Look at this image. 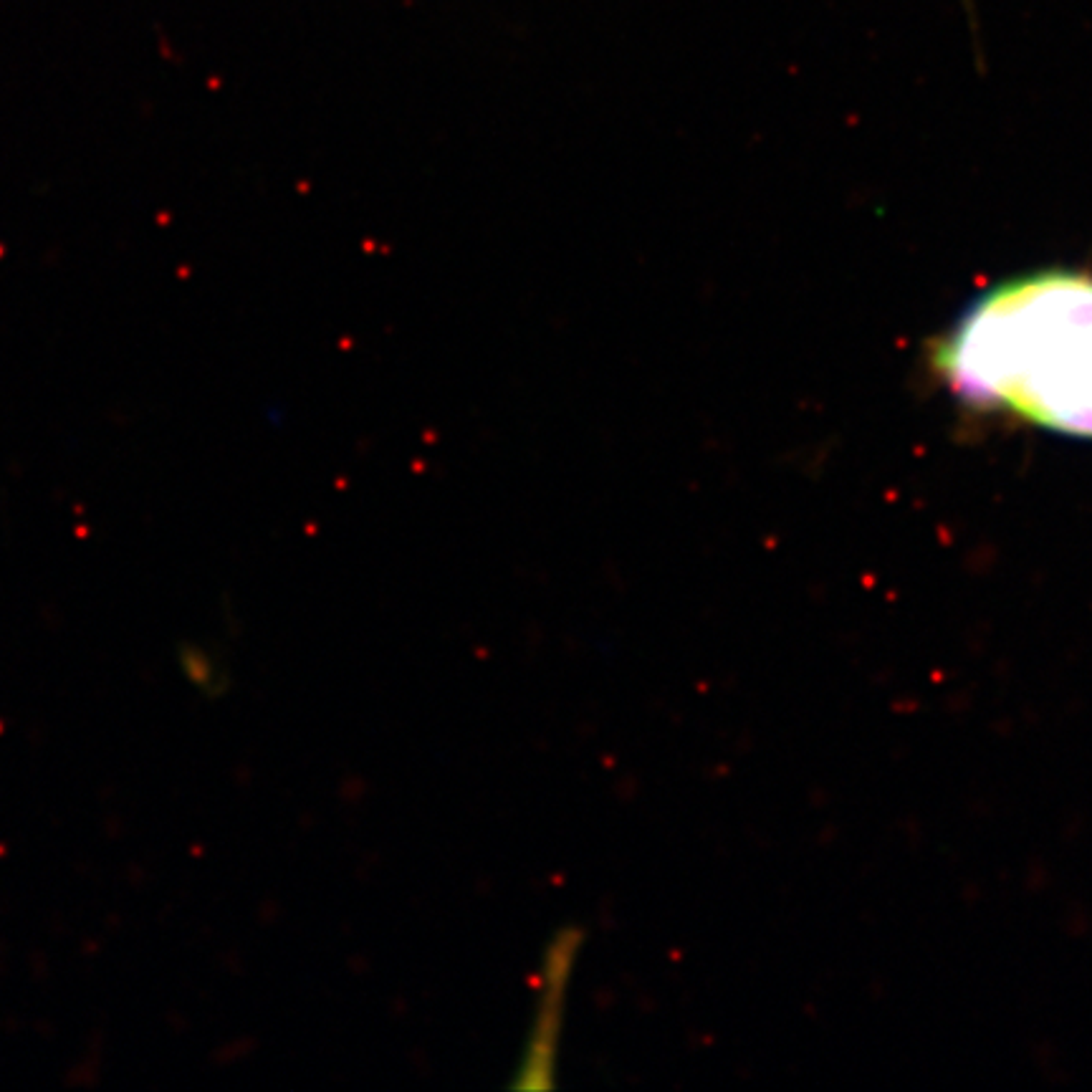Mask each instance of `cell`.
<instances>
[{
	"label": "cell",
	"instance_id": "obj_1",
	"mask_svg": "<svg viewBox=\"0 0 1092 1092\" xmlns=\"http://www.w3.org/2000/svg\"><path fill=\"white\" fill-rule=\"evenodd\" d=\"M934 364L969 405L1092 437V273L1052 268L989 288Z\"/></svg>",
	"mask_w": 1092,
	"mask_h": 1092
},
{
	"label": "cell",
	"instance_id": "obj_2",
	"mask_svg": "<svg viewBox=\"0 0 1092 1092\" xmlns=\"http://www.w3.org/2000/svg\"><path fill=\"white\" fill-rule=\"evenodd\" d=\"M577 956V934L566 931L559 935V941L551 946L546 953V969H544V984H546V994L542 1002V1025L534 1027V1040L528 1042L527 1057L519 1070V1085H549V1072H551V1057L557 1052L554 1037H557V1025L554 1017H562V1011L549 1009L557 996L565 994L566 976L572 972V961Z\"/></svg>",
	"mask_w": 1092,
	"mask_h": 1092
},
{
	"label": "cell",
	"instance_id": "obj_3",
	"mask_svg": "<svg viewBox=\"0 0 1092 1092\" xmlns=\"http://www.w3.org/2000/svg\"><path fill=\"white\" fill-rule=\"evenodd\" d=\"M961 3H964L966 8V15L972 18V26L976 28V6H973V0H961Z\"/></svg>",
	"mask_w": 1092,
	"mask_h": 1092
}]
</instances>
